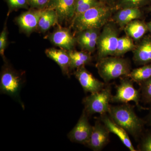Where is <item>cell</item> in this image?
<instances>
[{"instance_id": "22", "label": "cell", "mask_w": 151, "mask_h": 151, "mask_svg": "<svg viewBox=\"0 0 151 151\" xmlns=\"http://www.w3.org/2000/svg\"><path fill=\"white\" fill-rule=\"evenodd\" d=\"M129 77L139 85L143 81L151 77V63L132 70Z\"/></svg>"}, {"instance_id": "33", "label": "cell", "mask_w": 151, "mask_h": 151, "mask_svg": "<svg viewBox=\"0 0 151 151\" xmlns=\"http://www.w3.org/2000/svg\"><path fill=\"white\" fill-rule=\"evenodd\" d=\"M147 25L148 29V31L151 33V21L147 23Z\"/></svg>"}, {"instance_id": "13", "label": "cell", "mask_w": 151, "mask_h": 151, "mask_svg": "<svg viewBox=\"0 0 151 151\" xmlns=\"http://www.w3.org/2000/svg\"><path fill=\"white\" fill-rule=\"evenodd\" d=\"M110 133L101 121H96L87 146L92 150L101 151L110 142Z\"/></svg>"}, {"instance_id": "8", "label": "cell", "mask_w": 151, "mask_h": 151, "mask_svg": "<svg viewBox=\"0 0 151 151\" xmlns=\"http://www.w3.org/2000/svg\"><path fill=\"white\" fill-rule=\"evenodd\" d=\"M93 126L90 125L88 116L84 110L74 128L68 134L71 142L87 146L92 134Z\"/></svg>"}, {"instance_id": "23", "label": "cell", "mask_w": 151, "mask_h": 151, "mask_svg": "<svg viewBox=\"0 0 151 151\" xmlns=\"http://www.w3.org/2000/svg\"><path fill=\"white\" fill-rule=\"evenodd\" d=\"M151 4V0H118L114 9L115 12L127 8L140 9Z\"/></svg>"}, {"instance_id": "20", "label": "cell", "mask_w": 151, "mask_h": 151, "mask_svg": "<svg viewBox=\"0 0 151 151\" xmlns=\"http://www.w3.org/2000/svg\"><path fill=\"white\" fill-rule=\"evenodd\" d=\"M68 52L70 58V68L71 71L83 65L90 64L92 61L91 53L88 52L72 50Z\"/></svg>"}, {"instance_id": "29", "label": "cell", "mask_w": 151, "mask_h": 151, "mask_svg": "<svg viewBox=\"0 0 151 151\" xmlns=\"http://www.w3.org/2000/svg\"><path fill=\"white\" fill-rule=\"evenodd\" d=\"M138 150L140 151H151V130L143 135L138 146Z\"/></svg>"}, {"instance_id": "31", "label": "cell", "mask_w": 151, "mask_h": 151, "mask_svg": "<svg viewBox=\"0 0 151 151\" xmlns=\"http://www.w3.org/2000/svg\"><path fill=\"white\" fill-rule=\"evenodd\" d=\"M101 3L114 9L118 0H99Z\"/></svg>"}, {"instance_id": "32", "label": "cell", "mask_w": 151, "mask_h": 151, "mask_svg": "<svg viewBox=\"0 0 151 151\" xmlns=\"http://www.w3.org/2000/svg\"><path fill=\"white\" fill-rule=\"evenodd\" d=\"M146 123H148L149 125L151 126V107L150 108L148 115L147 117V121L146 122Z\"/></svg>"}, {"instance_id": "17", "label": "cell", "mask_w": 151, "mask_h": 151, "mask_svg": "<svg viewBox=\"0 0 151 151\" xmlns=\"http://www.w3.org/2000/svg\"><path fill=\"white\" fill-rule=\"evenodd\" d=\"M143 14L140 9L127 8L116 11L111 20L115 22L120 28L123 29L130 22L142 18Z\"/></svg>"}, {"instance_id": "5", "label": "cell", "mask_w": 151, "mask_h": 151, "mask_svg": "<svg viewBox=\"0 0 151 151\" xmlns=\"http://www.w3.org/2000/svg\"><path fill=\"white\" fill-rule=\"evenodd\" d=\"M112 97L111 86H105L101 91L91 93L84 98V110L88 116L96 113L102 115L108 113Z\"/></svg>"}, {"instance_id": "1", "label": "cell", "mask_w": 151, "mask_h": 151, "mask_svg": "<svg viewBox=\"0 0 151 151\" xmlns=\"http://www.w3.org/2000/svg\"><path fill=\"white\" fill-rule=\"evenodd\" d=\"M108 113L115 123L135 139L142 135L146 122L137 116L132 105L128 103L116 106L111 105Z\"/></svg>"}, {"instance_id": "14", "label": "cell", "mask_w": 151, "mask_h": 151, "mask_svg": "<svg viewBox=\"0 0 151 151\" xmlns=\"http://www.w3.org/2000/svg\"><path fill=\"white\" fill-rule=\"evenodd\" d=\"M100 120L110 133L116 135L122 143L131 151H137L134 147L129 137V134L122 127L115 123L107 113L101 115Z\"/></svg>"}, {"instance_id": "21", "label": "cell", "mask_w": 151, "mask_h": 151, "mask_svg": "<svg viewBox=\"0 0 151 151\" xmlns=\"http://www.w3.org/2000/svg\"><path fill=\"white\" fill-rule=\"evenodd\" d=\"M136 46L137 45L134 43L133 39L129 36L126 35L119 37L114 56L122 57L129 52L133 51Z\"/></svg>"}, {"instance_id": "18", "label": "cell", "mask_w": 151, "mask_h": 151, "mask_svg": "<svg viewBox=\"0 0 151 151\" xmlns=\"http://www.w3.org/2000/svg\"><path fill=\"white\" fill-rule=\"evenodd\" d=\"M123 29L126 35L135 41L140 40L149 31L147 23L140 19L130 22Z\"/></svg>"}, {"instance_id": "11", "label": "cell", "mask_w": 151, "mask_h": 151, "mask_svg": "<svg viewBox=\"0 0 151 151\" xmlns=\"http://www.w3.org/2000/svg\"><path fill=\"white\" fill-rule=\"evenodd\" d=\"M74 75L86 93L90 92L91 94L99 92L105 86V83L95 78L86 69L85 65L76 68Z\"/></svg>"}, {"instance_id": "2", "label": "cell", "mask_w": 151, "mask_h": 151, "mask_svg": "<svg viewBox=\"0 0 151 151\" xmlns=\"http://www.w3.org/2000/svg\"><path fill=\"white\" fill-rule=\"evenodd\" d=\"M115 10L102 4L73 18L71 27L76 33L89 29H101L111 20Z\"/></svg>"}, {"instance_id": "4", "label": "cell", "mask_w": 151, "mask_h": 151, "mask_svg": "<svg viewBox=\"0 0 151 151\" xmlns=\"http://www.w3.org/2000/svg\"><path fill=\"white\" fill-rule=\"evenodd\" d=\"M118 26L111 20L103 27L97 39V60L106 57L114 56L119 37Z\"/></svg>"}, {"instance_id": "25", "label": "cell", "mask_w": 151, "mask_h": 151, "mask_svg": "<svg viewBox=\"0 0 151 151\" xmlns=\"http://www.w3.org/2000/svg\"><path fill=\"white\" fill-rule=\"evenodd\" d=\"M100 29H94L91 37L81 48L82 50L88 52L90 53L94 52L97 48V39L101 32Z\"/></svg>"}, {"instance_id": "12", "label": "cell", "mask_w": 151, "mask_h": 151, "mask_svg": "<svg viewBox=\"0 0 151 151\" xmlns=\"http://www.w3.org/2000/svg\"><path fill=\"white\" fill-rule=\"evenodd\" d=\"M76 0H50L46 9L56 11L59 23L71 22L75 14Z\"/></svg>"}, {"instance_id": "3", "label": "cell", "mask_w": 151, "mask_h": 151, "mask_svg": "<svg viewBox=\"0 0 151 151\" xmlns=\"http://www.w3.org/2000/svg\"><path fill=\"white\" fill-rule=\"evenodd\" d=\"M98 74L105 83L119 77L129 76L132 66L129 60L122 57L109 56L97 60Z\"/></svg>"}, {"instance_id": "6", "label": "cell", "mask_w": 151, "mask_h": 151, "mask_svg": "<svg viewBox=\"0 0 151 151\" xmlns=\"http://www.w3.org/2000/svg\"><path fill=\"white\" fill-rule=\"evenodd\" d=\"M23 83L22 74L5 62L0 77V90L3 94H8L19 100V94Z\"/></svg>"}, {"instance_id": "19", "label": "cell", "mask_w": 151, "mask_h": 151, "mask_svg": "<svg viewBox=\"0 0 151 151\" xmlns=\"http://www.w3.org/2000/svg\"><path fill=\"white\" fill-rule=\"evenodd\" d=\"M56 24H60L56 11L52 9H45L40 19L37 31L41 33H45Z\"/></svg>"}, {"instance_id": "26", "label": "cell", "mask_w": 151, "mask_h": 151, "mask_svg": "<svg viewBox=\"0 0 151 151\" xmlns=\"http://www.w3.org/2000/svg\"><path fill=\"white\" fill-rule=\"evenodd\" d=\"M141 98L144 103L151 104V77L139 84Z\"/></svg>"}, {"instance_id": "10", "label": "cell", "mask_w": 151, "mask_h": 151, "mask_svg": "<svg viewBox=\"0 0 151 151\" xmlns=\"http://www.w3.org/2000/svg\"><path fill=\"white\" fill-rule=\"evenodd\" d=\"M43 10L29 8L16 18L15 22L22 32L29 36L37 31Z\"/></svg>"}, {"instance_id": "30", "label": "cell", "mask_w": 151, "mask_h": 151, "mask_svg": "<svg viewBox=\"0 0 151 151\" xmlns=\"http://www.w3.org/2000/svg\"><path fill=\"white\" fill-rule=\"evenodd\" d=\"M50 0H28L30 8L43 10L46 9Z\"/></svg>"}, {"instance_id": "15", "label": "cell", "mask_w": 151, "mask_h": 151, "mask_svg": "<svg viewBox=\"0 0 151 151\" xmlns=\"http://www.w3.org/2000/svg\"><path fill=\"white\" fill-rule=\"evenodd\" d=\"M133 59L136 65L151 63V36H146L141 39L133 51Z\"/></svg>"}, {"instance_id": "34", "label": "cell", "mask_w": 151, "mask_h": 151, "mask_svg": "<svg viewBox=\"0 0 151 151\" xmlns=\"http://www.w3.org/2000/svg\"><path fill=\"white\" fill-rule=\"evenodd\" d=\"M148 11L151 14V6H150L148 8Z\"/></svg>"}, {"instance_id": "24", "label": "cell", "mask_w": 151, "mask_h": 151, "mask_svg": "<svg viewBox=\"0 0 151 151\" xmlns=\"http://www.w3.org/2000/svg\"><path fill=\"white\" fill-rule=\"evenodd\" d=\"M102 4L103 3L99 0H76L75 14L73 18L83 13L89 9Z\"/></svg>"}, {"instance_id": "7", "label": "cell", "mask_w": 151, "mask_h": 151, "mask_svg": "<svg viewBox=\"0 0 151 151\" xmlns=\"http://www.w3.org/2000/svg\"><path fill=\"white\" fill-rule=\"evenodd\" d=\"M141 98L140 90H137L134 86V81L129 76L122 77L120 84L116 88V94L112 97L111 103H128L133 101L140 110L145 108L139 105Z\"/></svg>"}, {"instance_id": "28", "label": "cell", "mask_w": 151, "mask_h": 151, "mask_svg": "<svg viewBox=\"0 0 151 151\" xmlns=\"http://www.w3.org/2000/svg\"><path fill=\"white\" fill-rule=\"evenodd\" d=\"M7 19L5 22L4 28L0 34V54L5 62H7L4 55L5 51L8 45V30L7 27Z\"/></svg>"}, {"instance_id": "16", "label": "cell", "mask_w": 151, "mask_h": 151, "mask_svg": "<svg viewBox=\"0 0 151 151\" xmlns=\"http://www.w3.org/2000/svg\"><path fill=\"white\" fill-rule=\"evenodd\" d=\"M45 53L49 58L54 61L59 65L64 75L69 77L71 70L70 68V58L68 51L60 49H47Z\"/></svg>"}, {"instance_id": "9", "label": "cell", "mask_w": 151, "mask_h": 151, "mask_svg": "<svg viewBox=\"0 0 151 151\" xmlns=\"http://www.w3.org/2000/svg\"><path fill=\"white\" fill-rule=\"evenodd\" d=\"M45 38L55 46L68 51L73 50L77 43L76 38L72 34L70 29L62 27L59 24L57 28L47 35Z\"/></svg>"}, {"instance_id": "27", "label": "cell", "mask_w": 151, "mask_h": 151, "mask_svg": "<svg viewBox=\"0 0 151 151\" xmlns=\"http://www.w3.org/2000/svg\"><path fill=\"white\" fill-rule=\"evenodd\" d=\"M8 7V16L14 11L19 9H29L30 8L28 0H4Z\"/></svg>"}]
</instances>
